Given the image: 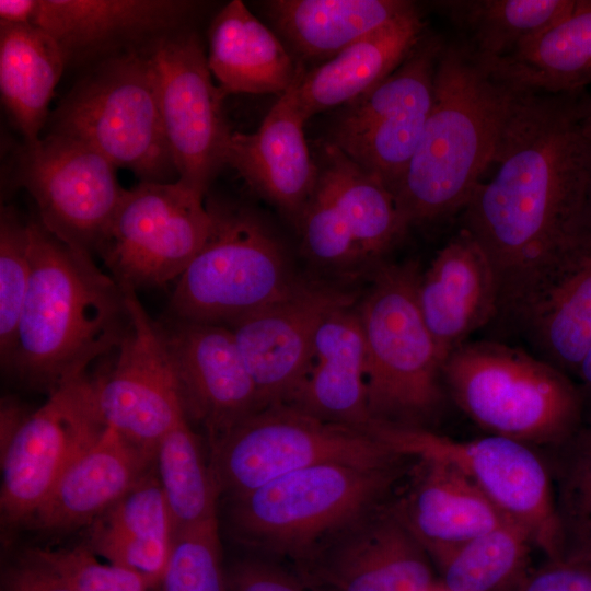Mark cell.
<instances>
[{
    "label": "cell",
    "mask_w": 591,
    "mask_h": 591,
    "mask_svg": "<svg viewBox=\"0 0 591 591\" xmlns=\"http://www.w3.org/2000/svg\"><path fill=\"white\" fill-rule=\"evenodd\" d=\"M583 92L517 91L498 148L463 209V229L486 253L503 317L530 275L578 231L591 166Z\"/></svg>",
    "instance_id": "1"
},
{
    "label": "cell",
    "mask_w": 591,
    "mask_h": 591,
    "mask_svg": "<svg viewBox=\"0 0 591 591\" xmlns=\"http://www.w3.org/2000/svg\"><path fill=\"white\" fill-rule=\"evenodd\" d=\"M32 274L8 362L23 386L53 394L114 352L130 324L123 287L92 255L28 221Z\"/></svg>",
    "instance_id": "2"
},
{
    "label": "cell",
    "mask_w": 591,
    "mask_h": 591,
    "mask_svg": "<svg viewBox=\"0 0 591 591\" xmlns=\"http://www.w3.org/2000/svg\"><path fill=\"white\" fill-rule=\"evenodd\" d=\"M515 95L463 39L444 43L430 115L393 193L407 228L464 209L493 162Z\"/></svg>",
    "instance_id": "3"
},
{
    "label": "cell",
    "mask_w": 591,
    "mask_h": 591,
    "mask_svg": "<svg viewBox=\"0 0 591 591\" xmlns=\"http://www.w3.org/2000/svg\"><path fill=\"white\" fill-rule=\"evenodd\" d=\"M445 391L479 427L529 445L555 448L584 422L577 382L523 349L466 341L442 364Z\"/></svg>",
    "instance_id": "4"
},
{
    "label": "cell",
    "mask_w": 591,
    "mask_h": 591,
    "mask_svg": "<svg viewBox=\"0 0 591 591\" xmlns=\"http://www.w3.org/2000/svg\"><path fill=\"white\" fill-rule=\"evenodd\" d=\"M398 466L320 464L230 498L234 535L267 555L308 566L339 533L380 507Z\"/></svg>",
    "instance_id": "5"
},
{
    "label": "cell",
    "mask_w": 591,
    "mask_h": 591,
    "mask_svg": "<svg viewBox=\"0 0 591 591\" xmlns=\"http://www.w3.org/2000/svg\"><path fill=\"white\" fill-rule=\"evenodd\" d=\"M419 274L414 263L376 264L356 309L370 414L379 422L427 428L445 399L444 360L418 305Z\"/></svg>",
    "instance_id": "6"
},
{
    "label": "cell",
    "mask_w": 591,
    "mask_h": 591,
    "mask_svg": "<svg viewBox=\"0 0 591 591\" xmlns=\"http://www.w3.org/2000/svg\"><path fill=\"white\" fill-rule=\"evenodd\" d=\"M207 206L210 234L176 279L166 317L228 326L282 298L302 279L259 216L215 200Z\"/></svg>",
    "instance_id": "7"
},
{
    "label": "cell",
    "mask_w": 591,
    "mask_h": 591,
    "mask_svg": "<svg viewBox=\"0 0 591 591\" xmlns=\"http://www.w3.org/2000/svg\"><path fill=\"white\" fill-rule=\"evenodd\" d=\"M50 131L85 142L140 182L176 174L164 136L149 54L105 58L54 112Z\"/></svg>",
    "instance_id": "8"
},
{
    "label": "cell",
    "mask_w": 591,
    "mask_h": 591,
    "mask_svg": "<svg viewBox=\"0 0 591 591\" xmlns=\"http://www.w3.org/2000/svg\"><path fill=\"white\" fill-rule=\"evenodd\" d=\"M209 459L220 494L233 498L320 464L393 467L404 456L354 428L277 404L237 425L210 451Z\"/></svg>",
    "instance_id": "9"
},
{
    "label": "cell",
    "mask_w": 591,
    "mask_h": 591,
    "mask_svg": "<svg viewBox=\"0 0 591 591\" xmlns=\"http://www.w3.org/2000/svg\"><path fill=\"white\" fill-rule=\"evenodd\" d=\"M379 438L404 457L452 465L524 528L546 559L563 556L551 470L531 445L495 434L460 441L429 428L393 424H384Z\"/></svg>",
    "instance_id": "10"
},
{
    "label": "cell",
    "mask_w": 591,
    "mask_h": 591,
    "mask_svg": "<svg viewBox=\"0 0 591 591\" xmlns=\"http://www.w3.org/2000/svg\"><path fill=\"white\" fill-rule=\"evenodd\" d=\"M205 196L178 179L125 189L96 248L109 275L136 291L176 281L210 234Z\"/></svg>",
    "instance_id": "11"
},
{
    "label": "cell",
    "mask_w": 591,
    "mask_h": 591,
    "mask_svg": "<svg viewBox=\"0 0 591 591\" xmlns=\"http://www.w3.org/2000/svg\"><path fill=\"white\" fill-rule=\"evenodd\" d=\"M444 40L422 36L381 83L344 106L328 143L378 177L392 194L401 183L431 112Z\"/></svg>",
    "instance_id": "12"
},
{
    "label": "cell",
    "mask_w": 591,
    "mask_h": 591,
    "mask_svg": "<svg viewBox=\"0 0 591 591\" xmlns=\"http://www.w3.org/2000/svg\"><path fill=\"white\" fill-rule=\"evenodd\" d=\"M106 428L96 378L86 374L65 384L28 413L1 448L2 523L24 524Z\"/></svg>",
    "instance_id": "13"
},
{
    "label": "cell",
    "mask_w": 591,
    "mask_h": 591,
    "mask_svg": "<svg viewBox=\"0 0 591 591\" xmlns=\"http://www.w3.org/2000/svg\"><path fill=\"white\" fill-rule=\"evenodd\" d=\"M155 70L160 116L177 179L206 195L227 165L232 130L195 32L178 31L149 50Z\"/></svg>",
    "instance_id": "14"
},
{
    "label": "cell",
    "mask_w": 591,
    "mask_h": 591,
    "mask_svg": "<svg viewBox=\"0 0 591 591\" xmlns=\"http://www.w3.org/2000/svg\"><path fill=\"white\" fill-rule=\"evenodd\" d=\"M16 179L36 202L40 223L68 244L96 251L125 189L116 166L79 139L50 131L24 143Z\"/></svg>",
    "instance_id": "15"
},
{
    "label": "cell",
    "mask_w": 591,
    "mask_h": 591,
    "mask_svg": "<svg viewBox=\"0 0 591 591\" xmlns=\"http://www.w3.org/2000/svg\"><path fill=\"white\" fill-rule=\"evenodd\" d=\"M130 315L127 333L106 373L96 376L107 426L155 456L162 438L188 419L165 339L137 297L123 288Z\"/></svg>",
    "instance_id": "16"
},
{
    "label": "cell",
    "mask_w": 591,
    "mask_h": 591,
    "mask_svg": "<svg viewBox=\"0 0 591 591\" xmlns=\"http://www.w3.org/2000/svg\"><path fill=\"white\" fill-rule=\"evenodd\" d=\"M196 4L184 0H0V22L43 30L69 65L123 48L152 46L182 31Z\"/></svg>",
    "instance_id": "17"
},
{
    "label": "cell",
    "mask_w": 591,
    "mask_h": 591,
    "mask_svg": "<svg viewBox=\"0 0 591 591\" xmlns=\"http://www.w3.org/2000/svg\"><path fill=\"white\" fill-rule=\"evenodd\" d=\"M534 355L576 379L591 345V234L578 230L528 278L507 313Z\"/></svg>",
    "instance_id": "18"
},
{
    "label": "cell",
    "mask_w": 591,
    "mask_h": 591,
    "mask_svg": "<svg viewBox=\"0 0 591 591\" xmlns=\"http://www.w3.org/2000/svg\"><path fill=\"white\" fill-rule=\"evenodd\" d=\"M355 301L351 292L336 286L301 280L282 298L228 325L260 409L291 401L310 368L318 326Z\"/></svg>",
    "instance_id": "19"
},
{
    "label": "cell",
    "mask_w": 591,
    "mask_h": 591,
    "mask_svg": "<svg viewBox=\"0 0 591 591\" xmlns=\"http://www.w3.org/2000/svg\"><path fill=\"white\" fill-rule=\"evenodd\" d=\"M189 421L206 432L209 452L260 409L258 393L228 326L166 317L158 323Z\"/></svg>",
    "instance_id": "20"
},
{
    "label": "cell",
    "mask_w": 591,
    "mask_h": 591,
    "mask_svg": "<svg viewBox=\"0 0 591 591\" xmlns=\"http://www.w3.org/2000/svg\"><path fill=\"white\" fill-rule=\"evenodd\" d=\"M432 564L391 506L339 533L300 575L318 591H432Z\"/></svg>",
    "instance_id": "21"
},
{
    "label": "cell",
    "mask_w": 591,
    "mask_h": 591,
    "mask_svg": "<svg viewBox=\"0 0 591 591\" xmlns=\"http://www.w3.org/2000/svg\"><path fill=\"white\" fill-rule=\"evenodd\" d=\"M294 82L279 96L258 129L233 131L227 165L233 167L262 198L298 227L320 181L304 135Z\"/></svg>",
    "instance_id": "22"
},
{
    "label": "cell",
    "mask_w": 591,
    "mask_h": 591,
    "mask_svg": "<svg viewBox=\"0 0 591 591\" xmlns=\"http://www.w3.org/2000/svg\"><path fill=\"white\" fill-rule=\"evenodd\" d=\"M417 300L443 360L474 332L496 320L495 273L468 231L462 228L419 274Z\"/></svg>",
    "instance_id": "23"
},
{
    "label": "cell",
    "mask_w": 591,
    "mask_h": 591,
    "mask_svg": "<svg viewBox=\"0 0 591 591\" xmlns=\"http://www.w3.org/2000/svg\"><path fill=\"white\" fill-rule=\"evenodd\" d=\"M154 465L149 454L107 426L60 477L23 525L46 534L88 529Z\"/></svg>",
    "instance_id": "24"
},
{
    "label": "cell",
    "mask_w": 591,
    "mask_h": 591,
    "mask_svg": "<svg viewBox=\"0 0 591 591\" xmlns=\"http://www.w3.org/2000/svg\"><path fill=\"white\" fill-rule=\"evenodd\" d=\"M407 493L392 508L433 564L507 521L495 503L463 473L422 459Z\"/></svg>",
    "instance_id": "25"
},
{
    "label": "cell",
    "mask_w": 591,
    "mask_h": 591,
    "mask_svg": "<svg viewBox=\"0 0 591 591\" xmlns=\"http://www.w3.org/2000/svg\"><path fill=\"white\" fill-rule=\"evenodd\" d=\"M288 404L374 438L379 421L368 406L366 349L356 303L334 311L318 326L310 368Z\"/></svg>",
    "instance_id": "26"
},
{
    "label": "cell",
    "mask_w": 591,
    "mask_h": 591,
    "mask_svg": "<svg viewBox=\"0 0 591 591\" xmlns=\"http://www.w3.org/2000/svg\"><path fill=\"white\" fill-rule=\"evenodd\" d=\"M425 27L415 4L312 70L305 71L300 65L294 90L305 120L344 107L381 83L419 43Z\"/></svg>",
    "instance_id": "27"
},
{
    "label": "cell",
    "mask_w": 591,
    "mask_h": 591,
    "mask_svg": "<svg viewBox=\"0 0 591 591\" xmlns=\"http://www.w3.org/2000/svg\"><path fill=\"white\" fill-rule=\"evenodd\" d=\"M175 540L153 467L88 529L83 542L97 557L129 569L159 589Z\"/></svg>",
    "instance_id": "28"
},
{
    "label": "cell",
    "mask_w": 591,
    "mask_h": 591,
    "mask_svg": "<svg viewBox=\"0 0 591 591\" xmlns=\"http://www.w3.org/2000/svg\"><path fill=\"white\" fill-rule=\"evenodd\" d=\"M212 77L227 94H279L294 82L297 65L277 36L240 0L224 5L209 28Z\"/></svg>",
    "instance_id": "29"
},
{
    "label": "cell",
    "mask_w": 591,
    "mask_h": 591,
    "mask_svg": "<svg viewBox=\"0 0 591 591\" xmlns=\"http://www.w3.org/2000/svg\"><path fill=\"white\" fill-rule=\"evenodd\" d=\"M483 62L515 91L582 92L591 83V0H576L565 18L517 50Z\"/></svg>",
    "instance_id": "30"
},
{
    "label": "cell",
    "mask_w": 591,
    "mask_h": 591,
    "mask_svg": "<svg viewBox=\"0 0 591 591\" xmlns=\"http://www.w3.org/2000/svg\"><path fill=\"white\" fill-rule=\"evenodd\" d=\"M66 66L60 47L46 32L0 22L1 100L25 143L40 138Z\"/></svg>",
    "instance_id": "31"
},
{
    "label": "cell",
    "mask_w": 591,
    "mask_h": 591,
    "mask_svg": "<svg viewBox=\"0 0 591 591\" xmlns=\"http://www.w3.org/2000/svg\"><path fill=\"white\" fill-rule=\"evenodd\" d=\"M414 4L405 0H274L276 28L304 58L328 60Z\"/></svg>",
    "instance_id": "32"
},
{
    "label": "cell",
    "mask_w": 591,
    "mask_h": 591,
    "mask_svg": "<svg viewBox=\"0 0 591 591\" xmlns=\"http://www.w3.org/2000/svg\"><path fill=\"white\" fill-rule=\"evenodd\" d=\"M320 183L347 221L368 263L399 241L407 227L392 192L339 149L324 148Z\"/></svg>",
    "instance_id": "33"
},
{
    "label": "cell",
    "mask_w": 591,
    "mask_h": 591,
    "mask_svg": "<svg viewBox=\"0 0 591 591\" xmlns=\"http://www.w3.org/2000/svg\"><path fill=\"white\" fill-rule=\"evenodd\" d=\"M576 0H448L436 5L463 31V40L483 61L505 57L573 8Z\"/></svg>",
    "instance_id": "34"
},
{
    "label": "cell",
    "mask_w": 591,
    "mask_h": 591,
    "mask_svg": "<svg viewBox=\"0 0 591 591\" xmlns=\"http://www.w3.org/2000/svg\"><path fill=\"white\" fill-rule=\"evenodd\" d=\"M154 470L166 502L175 535L217 518L220 495L210 459L188 419L159 442Z\"/></svg>",
    "instance_id": "35"
},
{
    "label": "cell",
    "mask_w": 591,
    "mask_h": 591,
    "mask_svg": "<svg viewBox=\"0 0 591 591\" xmlns=\"http://www.w3.org/2000/svg\"><path fill=\"white\" fill-rule=\"evenodd\" d=\"M534 546L524 528L507 521L438 560L439 584L448 591H513L531 570Z\"/></svg>",
    "instance_id": "36"
},
{
    "label": "cell",
    "mask_w": 591,
    "mask_h": 591,
    "mask_svg": "<svg viewBox=\"0 0 591 591\" xmlns=\"http://www.w3.org/2000/svg\"><path fill=\"white\" fill-rule=\"evenodd\" d=\"M551 451L563 556H591V422Z\"/></svg>",
    "instance_id": "37"
},
{
    "label": "cell",
    "mask_w": 591,
    "mask_h": 591,
    "mask_svg": "<svg viewBox=\"0 0 591 591\" xmlns=\"http://www.w3.org/2000/svg\"><path fill=\"white\" fill-rule=\"evenodd\" d=\"M31 234L12 207L0 213V360L3 367L12 352L30 288Z\"/></svg>",
    "instance_id": "38"
},
{
    "label": "cell",
    "mask_w": 591,
    "mask_h": 591,
    "mask_svg": "<svg viewBox=\"0 0 591 591\" xmlns=\"http://www.w3.org/2000/svg\"><path fill=\"white\" fill-rule=\"evenodd\" d=\"M159 591H229L218 520L176 533Z\"/></svg>",
    "instance_id": "39"
},
{
    "label": "cell",
    "mask_w": 591,
    "mask_h": 591,
    "mask_svg": "<svg viewBox=\"0 0 591 591\" xmlns=\"http://www.w3.org/2000/svg\"><path fill=\"white\" fill-rule=\"evenodd\" d=\"M298 228L304 251L316 264L346 271L368 263L347 221L320 181Z\"/></svg>",
    "instance_id": "40"
},
{
    "label": "cell",
    "mask_w": 591,
    "mask_h": 591,
    "mask_svg": "<svg viewBox=\"0 0 591 591\" xmlns=\"http://www.w3.org/2000/svg\"><path fill=\"white\" fill-rule=\"evenodd\" d=\"M24 552L79 591H159L129 569L101 563L84 543L66 548L32 547Z\"/></svg>",
    "instance_id": "41"
},
{
    "label": "cell",
    "mask_w": 591,
    "mask_h": 591,
    "mask_svg": "<svg viewBox=\"0 0 591 591\" xmlns=\"http://www.w3.org/2000/svg\"><path fill=\"white\" fill-rule=\"evenodd\" d=\"M229 591H318L296 575L265 558H243L227 569Z\"/></svg>",
    "instance_id": "42"
},
{
    "label": "cell",
    "mask_w": 591,
    "mask_h": 591,
    "mask_svg": "<svg viewBox=\"0 0 591 591\" xmlns=\"http://www.w3.org/2000/svg\"><path fill=\"white\" fill-rule=\"evenodd\" d=\"M513 591H591V556L546 559Z\"/></svg>",
    "instance_id": "43"
},
{
    "label": "cell",
    "mask_w": 591,
    "mask_h": 591,
    "mask_svg": "<svg viewBox=\"0 0 591 591\" xmlns=\"http://www.w3.org/2000/svg\"><path fill=\"white\" fill-rule=\"evenodd\" d=\"M1 591H79L25 552L4 570Z\"/></svg>",
    "instance_id": "44"
},
{
    "label": "cell",
    "mask_w": 591,
    "mask_h": 591,
    "mask_svg": "<svg viewBox=\"0 0 591 591\" xmlns=\"http://www.w3.org/2000/svg\"><path fill=\"white\" fill-rule=\"evenodd\" d=\"M576 380L583 399L584 422H591V345L580 363Z\"/></svg>",
    "instance_id": "45"
},
{
    "label": "cell",
    "mask_w": 591,
    "mask_h": 591,
    "mask_svg": "<svg viewBox=\"0 0 591 591\" xmlns=\"http://www.w3.org/2000/svg\"><path fill=\"white\" fill-rule=\"evenodd\" d=\"M578 230L584 231L591 234V166L586 185L581 212L578 222Z\"/></svg>",
    "instance_id": "46"
},
{
    "label": "cell",
    "mask_w": 591,
    "mask_h": 591,
    "mask_svg": "<svg viewBox=\"0 0 591 591\" xmlns=\"http://www.w3.org/2000/svg\"><path fill=\"white\" fill-rule=\"evenodd\" d=\"M580 115L583 129L591 139V94L583 93L580 100Z\"/></svg>",
    "instance_id": "47"
},
{
    "label": "cell",
    "mask_w": 591,
    "mask_h": 591,
    "mask_svg": "<svg viewBox=\"0 0 591 591\" xmlns=\"http://www.w3.org/2000/svg\"><path fill=\"white\" fill-rule=\"evenodd\" d=\"M432 591H448V590H445L440 584H438Z\"/></svg>",
    "instance_id": "48"
}]
</instances>
